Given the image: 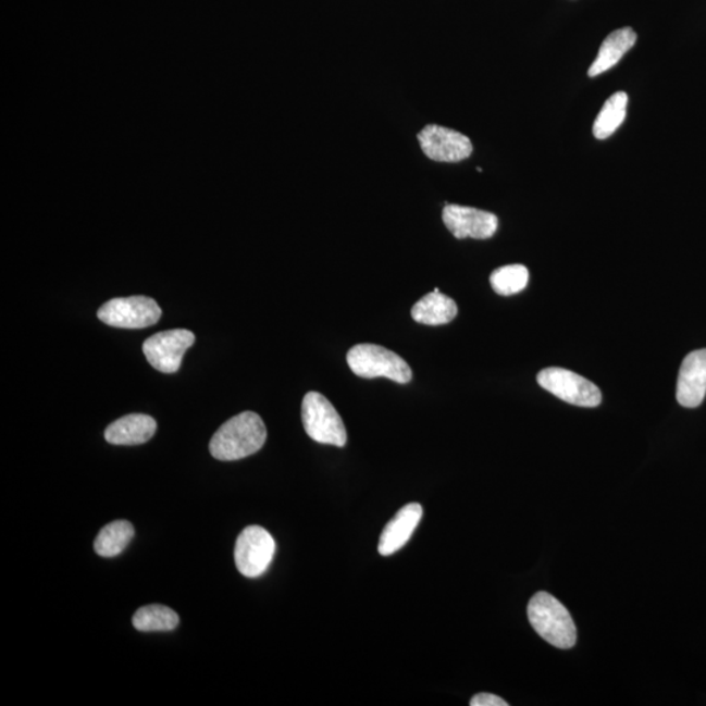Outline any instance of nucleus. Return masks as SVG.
Returning <instances> with one entry per match:
<instances>
[{
	"mask_svg": "<svg viewBox=\"0 0 706 706\" xmlns=\"http://www.w3.org/2000/svg\"><path fill=\"white\" fill-rule=\"evenodd\" d=\"M265 438L268 430L261 417L246 411L220 426L211 439L210 453L219 461H238L261 450Z\"/></svg>",
	"mask_w": 706,
	"mask_h": 706,
	"instance_id": "obj_1",
	"label": "nucleus"
},
{
	"mask_svg": "<svg viewBox=\"0 0 706 706\" xmlns=\"http://www.w3.org/2000/svg\"><path fill=\"white\" fill-rule=\"evenodd\" d=\"M528 617L531 627L547 643L559 649H571L578 641L571 614L553 595L536 593L529 602Z\"/></svg>",
	"mask_w": 706,
	"mask_h": 706,
	"instance_id": "obj_2",
	"label": "nucleus"
},
{
	"mask_svg": "<svg viewBox=\"0 0 706 706\" xmlns=\"http://www.w3.org/2000/svg\"><path fill=\"white\" fill-rule=\"evenodd\" d=\"M347 362L351 371L362 379L386 377L408 384L412 380L410 366L398 354L377 345H358L349 349Z\"/></svg>",
	"mask_w": 706,
	"mask_h": 706,
	"instance_id": "obj_3",
	"label": "nucleus"
},
{
	"mask_svg": "<svg viewBox=\"0 0 706 706\" xmlns=\"http://www.w3.org/2000/svg\"><path fill=\"white\" fill-rule=\"evenodd\" d=\"M301 418L304 429L314 442L338 448L346 445L345 423L335 407L322 394L310 392L304 397Z\"/></svg>",
	"mask_w": 706,
	"mask_h": 706,
	"instance_id": "obj_4",
	"label": "nucleus"
},
{
	"mask_svg": "<svg viewBox=\"0 0 706 706\" xmlns=\"http://www.w3.org/2000/svg\"><path fill=\"white\" fill-rule=\"evenodd\" d=\"M537 384L555 397L579 407H597L602 393L597 385L578 373L563 368L543 369L537 374Z\"/></svg>",
	"mask_w": 706,
	"mask_h": 706,
	"instance_id": "obj_5",
	"label": "nucleus"
},
{
	"mask_svg": "<svg viewBox=\"0 0 706 706\" xmlns=\"http://www.w3.org/2000/svg\"><path fill=\"white\" fill-rule=\"evenodd\" d=\"M158 302L146 296L121 297L103 304L97 312L100 321L120 329H145L161 319Z\"/></svg>",
	"mask_w": 706,
	"mask_h": 706,
	"instance_id": "obj_6",
	"label": "nucleus"
},
{
	"mask_svg": "<svg viewBox=\"0 0 706 706\" xmlns=\"http://www.w3.org/2000/svg\"><path fill=\"white\" fill-rule=\"evenodd\" d=\"M276 543L268 530L248 527L238 535L235 547V561L239 573L256 579L268 571L274 559Z\"/></svg>",
	"mask_w": 706,
	"mask_h": 706,
	"instance_id": "obj_7",
	"label": "nucleus"
},
{
	"mask_svg": "<svg viewBox=\"0 0 706 706\" xmlns=\"http://www.w3.org/2000/svg\"><path fill=\"white\" fill-rule=\"evenodd\" d=\"M194 342H196V335L189 330H170V332L158 333L148 338L144 345V352L154 369L172 374L178 371L185 352L194 345Z\"/></svg>",
	"mask_w": 706,
	"mask_h": 706,
	"instance_id": "obj_8",
	"label": "nucleus"
},
{
	"mask_svg": "<svg viewBox=\"0 0 706 706\" xmlns=\"http://www.w3.org/2000/svg\"><path fill=\"white\" fill-rule=\"evenodd\" d=\"M426 158L438 163H458L471 157L472 144L468 136L448 127L430 125L418 135Z\"/></svg>",
	"mask_w": 706,
	"mask_h": 706,
	"instance_id": "obj_9",
	"label": "nucleus"
},
{
	"mask_svg": "<svg viewBox=\"0 0 706 706\" xmlns=\"http://www.w3.org/2000/svg\"><path fill=\"white\" fill-rule=\"evenodd\" d=\"M446 228L458 239L475 238L487 239L495 235L498 228V219L495 213L465 207L446 205L443 211Z\"/></svg>",
	"mask_w": 706,
	"mask_h": 706,
	"instance_id": "obj_10",
	"label": "nucleus"
},
{
	"mask_svg": "<svg viewBox=\"0 0 706 706\" xmlns=\"http://www.w3.org/2000/svg\"><path fill=\"white\" fill-rule=\"evenodd\" d=\"M706 395V349H698L685 356L680 367L677 399L680 406L696 408Z\"/></svg>",
	"mask_w": 706,
	"mask_h": 706,
	"instance_id": "obj_11",
	"label": "nucleus"
},
{
	"mask_svg": "<svg viewBox=\"0 0 706 706\" xmlns=\"http://www.w3.org/2000/svg\"><path fill=\"white\" fill-rule=\"evenodd\" d=\"M421 517H423V507L418 503H411L401 508L382 531L379 553L382 556H391L404 548L411 540L413 531L417 530Z\"/></svg>",
	"mask_w": 706,
	"mask_h": 706,
	"instance_id": "obj_12",
	"label": "nucleus"
},
{
	"mask_svg": "<svg viewBox=\"0 0 706 706\" xmlns=\"http://www.w3.org/2000/svg\"><path fill=\"white\" fill-rule=\"evenodd\" d=\"M157 429V421L148 414H127L108 426L106 439L112 445H141L150 442Z\"/></svg>",
	"mask_w": 706,
	"mask_h": 706,
	"instance_id": "obj_13",
	"label": "nucleus"
},
{
	"mask_svg": "<svg viewBox=\"0 0 706 706\" xmlns=\"http://www.w3.org/2000/svg\"><path fill=\"white\" fill-rule=\"evenodd\" d=\"M636 41V32L630 27L612 32L604 44H602L597 58H595L594 63L589 69V76H599L614 66H617L621 58L634 47Z\"/></svg>",
	"mask_w": 706,
	"mask_h": 706,
	"instance_id": "obj_14",
	"label": "nucleus"
},
{
	"mask_svg": "<svg viewBox=\"0 0 706 706\" xmlns=\"http://www.w3.org/2000/svg\"><path fill=\"white\" fill-rule=\"evenodd\" d=\"M458 307L449 296L443 295L439 290H433L414 304L411 315L414 322L421 325L439 326L446 325L456 319Z\"/></svg>",
	"mask_w": 706,
	"mask_h": 706,
	"instance_id": "obj_15",
	"label": "nucleus"
},
{
	"mask_svg": "<svg viewBox=\"0 0 706 706\" xmlns=\"http://www.w3.org/2000/svg\"><path fill=\"white\" fill-rule=\"evenodd\" d=\"M628 95L626 92H618L610 97L602 108L597 119H595L593 126V134L595 138L605 140L617 132L623 125L627 116Z\"/></svg>",
	"mask_w": 706,
	"mask_h": 706,
	"instance_id": "obj_16",
	"label": "nucleus"
},
{
	"mask_svg": "<svg viewBox=\"0 0 706 706\" xmlns=\"http://www.w3.org/2000/svg\"><path fill=\"white\" fill-rule=\"evenodd\" d=\"M133 524L128 521H114L103 528L95 541V550L102 557L120 555L134 537Z\"/></svg>",
	"mask_w": 706,
	"mask_h": 706,
	"instance_id": "obj_17",
	"label": "nucleus"
},
{
	"mask_svg": "<svg viewBox=\"0 0 706 706\" xmlns=\"http://www.w3.org/2000/svg\"><path fill=\"white\" fill-rule=\"evenodd\" d=\"M179 623L176 611L161 605H150L139 608L133 618V624L140 632L172 631Z\"/></svg>",
	"mask_w": 706,
	"mask_h": 706,
	"instance_id": "obj_18",
	"label": "nucleus"
},
{
	"mask_svg": "<svg viewBox=\"0 0 706 706\" xmlns=\"http://www.w3.org/2000/svg\"><path fill=\"white\" fill-rule=\"evenodd\" d=\"M491 286L501 296L520 294L529 283V270L522 264L504 265L492 272Z\"/></svg>",
	"mask_w": 706,
	"mask_h": 706,
	"instance_id": "obj_19",
	"label": "nucleus"
},
{
	"mask_svg": "<svg viewBox=\"0 0 706 706\" xmlns=\"http://www.w3.org/2000/svg\"><path fill=\"white\" fill-rule=\"evenodd\" d=\"M471 706H508V703L505 702L501 697L492 695V693H478L474 697L471 698Z\"/></svg>",
	"mask_w": 706,
	"mask_h": 706,
	"instance_id": "obj_20",
	"label": "nucleus"
}]
</instances>
